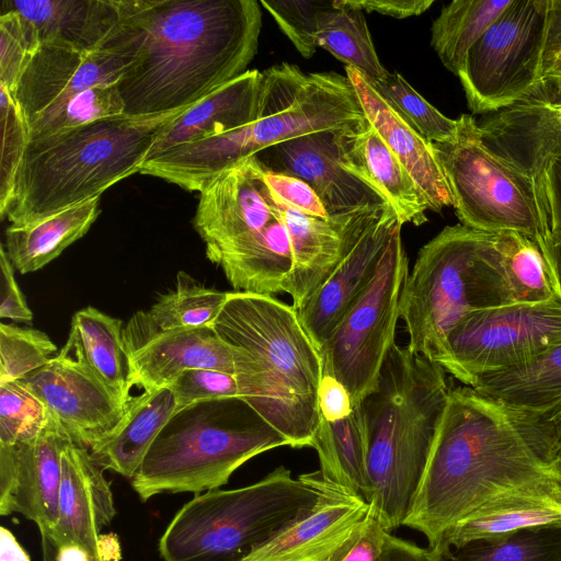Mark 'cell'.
Returning <instances> with one entry per match:
<instances>
[{"instance_id": "1", "label": "cell", "mask_w": 561, "mask_h": 561, "mask_svg": "<svg viewBox=\"0 0 561 561\" xmlns=\"http://www.w3.org/2000/svg\"><path fill=\"white\" fill-rule=\"evenodd\" d=\"M545 480L561 482L560 446L549 419L468 386L450 388L403 526L422 533L433 547L489 499Z\"/></svg>"}, {"instance_id": "2", "label": "cell", "mask_w": 561, "mask_h": 561, "mask_svg": "<svg viewBox=\"0 0 561 561\" xmlns=\"http://www.w3.org/2000/svg\"><path fill=\"white\" fill-rule=\"evenodd\" d=\"M131 56L117 82L125 115L185 111L244 73L262 26L255 0H119Z\"/></svg>"}, {"instance_id": "3", "label": "cell", "mask_w": 561, "mask_h": 561, "mask_svg": "<svg viewBox=\"0 0 561 561\" xmlns=\"http://www.w3.org/2000/svg\"><path fill=\"white\" fill-rule=\"evenodd\" d=\"M211 327L234 348L240 398L288 446H310L321 419L322 359L293 305L274 296L231 291Z\"/></svg>"}, {"instance_id": "4", "label": "cell", "mask_w": 561, "mask_h": 561, "mask_svg": "<svg viewBox=\"0 0 561 561\" xmlns=\"http://www.w3.org/2000/svg\"><path fill=\"white\" fill-rule=\"evenodd\" d=\"M438 364L397 343L359 404L368 437L370 512L391 533L416 497L450 387Z\"/></svg>"}, {"instance_id": "5", "label": "cell", "mask_w": 561, "mask_h": 561, "mask_svg": "<svg viewBox=\"0 0 561 561\" xmlns=\"http://www.w3.org/2000/svg\"><path fill=\"white\" fill-rule=\"evenodd\" d=\"M183 112L123 114L31 139L3 218L25 226L100 197L140 171L159 134Z\"/></svg>"}, {"instance_id": "6", "label": "cell", "mask_w": 561, "mask_h": 561, "mask_svg": "<svg viewBox=\"0 0 561 561\" xmlns=\"http://www.w3.org/2000/svg\"><path fill=\"white\" fill-rule=\"evenodd\" d=\"M336 486L320 471L293 478L280 466L250 485L206 491L174 515L159 552L164 561H244Z\"/></svg>"}, {"instance_id": "7", "label": "cell", "mask_w": 561, "mask_h": 561, "mask_svg": "<svg viewBox=\"0 0 561 561\" xmlns=\"http://www.w3.org/2000/svg\"><path fill=\"white\" fill-rule=\"evenodd\" d=\"M285 445L287 439L239 397L194 403L164 425L131 485L144 502L219 489L248 460Z\"/></svg>"}, {"instance_id": "8", "label": "cell", "mask_w": 561, "mask_h": 561, "mask_svg": "<svg viewBox=\"0 0 561 561\" xmlns=\"http://www.w3.org/2000/svg\"><path fill=\"white\" fill-rule=\"evenodd\" d=\"M511 304L495 233L447 226L421 248L405 279L400 318L407 347L435 363L465 317Z\"/></svg>"}, {"instance_id": "9", "label": "cell", "mask_w": 561, "mask_h": 561, "mask_svg": "<svg viewBox=\"0 0 561 561\" xmlns=\"http://www.w3.org/2000/svg\"><path fill=\"white\" fill-rule=\"evenodd\" d=\"M432 146L462 226L488 233L518 232L542 248L550 231L537 182L484 144L471 115L458 118L451 140Z\"/></svg>"}, {"instance_id": "10", "label": "cell", "mask_w": 561, "mask_h": 561, "mask_svg": "<svg viewBox=\"0 0 561 561\" xmlns=\"http://www.w3.org/2000/svg\"><path fill=\"white\" fill-rule=\"evenodd\" d=\"M401 227L394 230L369 285L319 348L323 375L347 389L353 408L375 390L396 344L401 293L410 272Z\"/></svg>"}, {"instance_id": "11", "label": "cell", "mask_w": 561, "mask_h": 561, "mask_svg": "<svg viewBox=\"0 0 561 561\" xmlns=\"http://www.w3.org/2000/svg\"><path fill=\"white\" fill-rule=\"evenodd\" d=\"M548 0H512L469 49L458 75L473 114L526 99L539 82Z\"/></svg>"}, {"instance_id": "12", "label": "cell", "mask_w": 561, "mask_h": 561, "mask_svg": "<svg viewBox=\"0 0 561 561\" xmlns=\"http://www.w3.org/2000/svg\"><path fill=\"white\" fill-rule=\"evenodd\" d=\"M561 343V299L474 311L448 334L435 362L463 386Z\"/></svg>"}, {"instance_id": "13", "label": "cell", "mask_w": 561, "mask_h": 561, "mask_svg": "<svg viewBox=\"0 0 561 561\" xmlns=\"http://www.w3.org/2000/svg\"><path fill=\"white\" fill-rule=\"evenodd\" d=\"M365 118L346 76L307 73L282 62L262 71L259 114L249 126L250 140L256 154L307 134L351 128Z\"/></svg>"}, {"instance_id": "14", "label": "cell", "mask_w": 561, "mask_h": 561, "mask_svg": "<svg viewBox=\"0 0 561 561\" xmlns=\"http://www.w3.org/2000/svg\"><path fill=\"white\" fill-rule=\"evenodd\" d=\"M21 380L42 400L70 438L88 449L107 439L127 411L128 403L90 367L71 333L55 357Z\"/></svg>"}, {"instance_id": "15", "label": "cell", "mask_w": 561, "mask_h": 561, "mask_svg": "<svg viewBox=\"0 0 561 561\" xmlns=\"http://www.w3.org/2000/svg\"><path fill=\"white\" fill-rule=\"evenodd\" d=\"M131 386L142 391L169 387L185 369L236 373L234 348L213 327L159 330L136 312L124 329Z\"/></svg>"}, {"instance_id": "16", "label": "cell", "mask_w": 561, "mask_h": 561, "mask_svg": "<svg viewBox=\"0 0 561 561\" xmlns=\"http://www.w3.org/2000/svg\"><path fill=\"white\" fill-rule=\"evenodd\" d=\"M72 439L49 413L39 433L0 446V514L19 513L51 531L58 520L61 456ZM73 442V440H72Z\"/></svg>"}, {"instance_id": "17", "label": "cell", "mask_w": 561, "mask_h": 561, "mask_svg": "<svg viewBox=\"0 0 561 561\" xmlns=\"http://www.w3.org/2000/svg\"><path fill=\"white\" fill-rule=\"evenodd\" d=\"M339 133L307 134L271 146L255 156L265 168L306 182L329 216L390 205L373 185L344 167Z\"/></svg>"}, {"instance_id": "18", "label": "cell", "mask_w": 561, "mask_h": 561, "mask_svg": "<svg viewBox=\"0 0 561 561\" xmlns=\"http://www.w3.org/2000/svg\"><path fill=\"white\" fill-rule=\"evenodd\" d=\"M399 226L402 224L391 205L376 209L343 260L297 311L318 350L374 278Z\"/></svg>"}, {"instance_id": "19", "label": "cell", "mask_w": 561, "mask_h": 561, "mask_svg": "<svg viewBox=\"0 0 561 561\" xmlns=\"http://www.w3.org/2000/svg\"><path fill=\"white\" fill-rule=\"evenodd\" d=\"M131 57L116 49L82 51L44 42L25 69L14 98L31 124L41 113L96 85L117 84Z\"/></svg>"}, {"instance_id": "20", "label": "cell", "mask_w": 561, "mask_h": 561, "mask_svg": "<svg viewBox=\"0 0 561 561\" xmlns=\"http://www.w3.org/2000/svg\"><path fill=\"white\" fill-rule=\"evenodd\" d=\"M270 202L289 234L293 268L284 293L290 296L298 311L343 260L373 213L380 207L322 219L295 211L271 190Z\"/></svg>"}, {"instance_id": "21", "label": "cell", "mask_w": 561, "mask_h": 561, "mask_svg": "<svg viewBox=\"0 0 561 561\" xmlns=\"http://www.w3.org/2000/svg\"><path fill=\"white\" fill-rule=\"evenodd\" d=\"M199 194L193 225L206 249L228 244L275 218L255 154L224 171Z\"/></svg>"}, {"instance_id": "22", "label": "cell", "mask_w": 561, "mask_h": 561, "mask_svg": "<svg viewBox=\"0 0 561 561\" xmlns=\"http://www.w3.org/2000/svg\"><path fill=\"white\" fill-rule=\"evenodd\" d=\"M484 144L534 179L561 157V96L529 95L479 123Z\"/></svg>"}, {"instance_id": "23", "label": "cell", "mask_w": 561, "mask_h": 561, "mask_svg": "<svg viewBox=\"0 0 561 561\" xmlns=\"http://www.w3.org/2000/svg\"><path fill=\"white\" fill-rule=\"evenodd\" d=\"M103 470L87 447L71 440L61 456L57 524L51 531L38 528L56 545L80 546L91 561H102L100 531L115 516L113 493Z\"/></svg>"}, {"instance_id": "24", "label": "cell", "mask_w": 561, "mask_h": 561, "mask_svg": "<svg viewBox=\"0 0 561 561\" xmlns=\"http://www.w3.org/2000/svg\"><path fill=\"white\" fill-rule=\"evenodd\" d=\"M366 118L399 159L424 195L430 210L453 206V198L432 142L424 139L401 115L371 79L346 66Z\"/></svg>"}, {"instance_id": "25", "label": "cell", "mask_w": 561, "mask_h": 561, "mask_svg": "<svg viewBox=\"0 0 561 561\" xmlns=\"http://www.w3.org/2000/svg\"><path fill=\"white\" fill-rule=\"evenodd\" d=\"M369 511L363 499L336 486L244 561H327Z\"/></svg>"}, {"instance_id": "26", "label": "cell", "mask_w": 561, "mask_h": 561, "mask_svg": "<svg viewBox=\"0 0 561 561\" xmlns=\"http://www.w3.org/2000/svg\"><path fill=\"white\" fill-rule=\"evenodd\" d=\"M549 526H561V482L535 481L489 499L450 526L437 542L459 545Z\"/></svg>"}, {"instance_id": "27", "label": "cell", "mask_w": 561, "mask_h": 561, "mask_svg": "<svg viewBox=\"0 0 561 561\" xmlns=\"http://www.w3.org/2000/svg\"><path fill=\"white\" fill-rule=\"evenodd\" d=\"M35 27L41 44L56 42L91 53L108 48L121 28L119 0H3Z\"/></svg>"}, {"instance_id": "28", "label": "cell", "mask_w": 561, "mask_h": 561, "mask_svg": "<svg viewBox=\"0 0 561 561\" xmlns=\"http://www.w3.org/2000/svg\"><path fill=\"white\" fill-rule=\"evenodd\" d=\"M344 167L373 185L392 206L401 224L427 221V202L403 164L367 118L339 133Z\"/></svg>"}, {"instance_id": "29", "label": "cell", "mask_w": 561, "mask_h": 561, "mask_svg": "<svg viewBox=\"0 0 561 561\" xmlns=\"http://www.w3.org/2000/svg\"><path fill=\"white\" fill-rule=\"evenodd\" d=\"M274 213L275 218L262 229L206 249L208 260L222 270L236 291L264 296L284 293L293 268V250L287 228Z\"/></svg>"}, {"instance_id": "30", "label": "cell", "mask_w": 561, "mask_h": 561, "mask_svg": "<svg viewBox=\"0 0 561 561\" xmlns=\"http://www.w3.org/2000/svg\"><path fill=\"white\" fill-rule=\"evenodd\" d=\"M261 83L262 71L253 69L213 91L159 134L147 160L181 145L225 134L255 122Z\"/></svg>"}, {"instance_id": "31", "label": "cell", "mask_w": 561, "mask_h": 561, "mask_svg": "<svg viewBox=\"0 0 561 561\" xmlns=\"http://www.w3.org/2000/svg\"><path fill=\"white\" fill-rule=\"evenodd\" d=\"M175 412L169 387L142 391L130 398L118 428L104 442L89 449L102 468L133 478L149 447Z\"/></svg>"}, {"instance_id": "32", "label": "cell", "mask_w": 561, "mask_h": 561, "mask_svg": "<svg viewBox=\"0 0 561 561\" xmlns=\"http://www.w3.org/2000/svg\"><path fill=\"white\" fill-rule=\"evenodd\" d=\"M100 215V197L67 208L41 221L10 225L5 251L21 274L36 272L82 238Z\"/></svg>"}, {"instance_id": "33", "label": "cell", "mask_w": 561, "mask_h": 561, "mask_svg": "<svg viewBox=\"0 0 561 561\" xmlns=\"http://www.w3.org/2000/svg\"><path fill=\"white\" fill-rule=\"evenodd\" d=\"M310 447L314 448L322 478L350 494L368 500V437L360 405L345 419H320Z\"/></svg>"}, {"instance_id": "34", "label": "cell", "mask_w": 561, "mask_h": 561, "mask_svg": "<svg viewBox=\"0 0 561 561\" xmlns=\"http://www.w3.org/2000/svg\"><path fill=\"white\" fill-rule=\"evenodd\" d=\"M471 388L514 408L548 414L561 403V343L520 365L482 375Z\"/></svg>"}, {"instance_id": "35", "label": "cell", "mask_w": 561, "mask_h": 561, "mask_svg": "<svg viewBox=\"0 0 561 561\" xmlns=\"http://www.w3.org/2000/svg\"><path fill=\"white\" fill-rule=\"evenodd\" d=\"M69 333L77 340L90 367L128 403L133 386L123 321L88 306L73 314Z\"/></svg>"}, {"instance_id": "36", "label": "cell", "mask_w": 561, "mask_h": 561, "mask_svg": "<svg viewBox=\"0 0 561 561\" xmlns=\"http://www.w3.org/2000/svg\"><path fill=\"white\" fill-rule=\"evenodd\" d=\"M433 561H561V526L519 530L459 545L427 548Z\"/></svg>"}, {"instance_id": "37", "label": "cell", "mask_w": 561, "mask_h": 561, "mask_svg": "<svg viewBox=\"0 0 561 561\" xmlns=\"http://www.w3.org/2000/svg\"><path fill=\"white\" fill-rule=\"evenodd\" d=\"M512 0H454L432 26L431 44L443 65L458 76L466 56Z\"/></svg>"}, {"instance_id": "38", "label": "cell", "mask_w": 561, "mask_h": 561, "mask_svg": "<svg viewBox=\"0 0 561 561\" xmlns=\"http://www.w3.org/2000/svg\"><path fill=\"white\" fill-rule=\"evenodd\" d=\"M317 39L318 46L371 80L389 73L377 56L364 11L357 8L331 1L320 13Z\"/></svg>"}, {"instance_id": "39", "label": "cell", "mask_w": 561, "mask_h": 561, "mask_svg": "<svg viewBox=\"0 0 561 561\" xmlns=\"http://www.w3.org/2000/svg\"><path fill=\"white\" fill-rule=\"evenodd\" d=\"M505 278L514 304H536L559 298L540 244L518 232L495 233Z\"/></svg>"}, {"instance_id": "40", "label": "cell", "mask_w": 561, "mask_h": 561, "mask_svg": "<svg viewBox=\"0 0 561 561\" xmlns=\"http://www.w3.org/2000/svg\"><path fill=\"white\" fill-rule=\"evenodd\" d=\"M228 291L207 288L180 272L173 290L161 295L146 311L150 323L159 330L210 327L218 317Z\"/></svg>"}, {"instance_id": "41", "label": "cell", "mask_w": 561, "mask_h": 561, "mask_svg": "<svg viewBox=\"0 0 561 561\" xmlns=\"http://www.w3.org/2000/svg\"><path fill=\"white\" fill-rule=\"evenodd\" d=\"M124 112L117 84L92 87L41 113L30 124V140L119 116Z\"/></svg>"}, {"instance_id": "42", "label": "cell", "mask_w": 561, "mask_h": 561, "mask_svg": "<svg viewBox=\"0 0 561 561\" xmlns=\"http://www.w3.org/2000/svg\"><path fill=\"white\" fill-rule=\"evenodd\" d=\"M374 83L392 102L405 121L427 141L446 142L458 130V119L442 114L397 72Z\"/></svg>"}, {"instance_id": "43", "label": "cell", "mask_w": 561, "mask_h": 561, "mask_svg": "<svg viewBox=\"0 0 561 561\" xmlns=\"http://www.w3.org/2000/svg\"><path fill=\"white\" fill-rule=\"evenodd\" d=\"M56 354L57 346L45 332L0 323V385L38 370Z\"/></svg>"}, {"instance_id": "44", "label": "cell", "mask_w": 561, "mask_h": 561, "mask_svg": "<svg viewBox=\"0 0 561 561\" xmlns=\"http://www.w3.org/2000/svg\"><path fill=\"white\" fill-rule=\"evenodd\" d=\"M48 416L45 404L21 379L0 385V446L35 437Z\"/></svg>"}, {"instance_id": "45", "label": "cell", "mask_w": 561, "mask_h": 561, "mask_svg": "<svg viewBox=\"0 0 561 561\" xmlns=\"http://www.w3.org/2000/svg\"><path fill=\"white\" fill-rule=\"evenodd\" d=\"M1 157L0 214L3 218L12 198L15 176L30 144V124L14 95L0 85Z\"/></svg>"}, {"instance_id": "46", "label": "cell", "mask_w": 561, "mask_h": 561, "mask_svg": "<svg viewBox=\"0 0 561 561\" xmlns=\"http://www.w3.org/2000/svg\"><path fill=\"white\" fill-rule=\"evenodd\" d=\"M41 46L35 27L11 10L0 14V85L13 95L31 59Z\"/></svg>"}, {"instance_id": "47", "label": "cell", "mask_w": 561, "mask_h": 561, "mask_svg": "<svg viewBox=\"0 0 561 561\" xmlns=\"http://www.w3.org/2000/svg\"><path fill=\"white\" fill-rule=\"evenodd\" d=\"M330 2L318 0H261L260 4L273 16L298 53L305 58H310L318 47L317 36L320 13Z\"/></svg>"}, {"instance_id": "48", "label": "cell", "mask_w": 561, "mask_h": 561, "mask_svg": "<svg viewBox=\"0 0 561 561\" xmlns=\"http://www.w3.org/2000/svg\"><path fill=\"white\" fill-rule=\"evenodd\" d=\"M169 388L174 396L175 412L198 402L240 398L236 376L216 369H185Z\"/></svg>"}, {"instance_id": "49", "label": "cell", "mask_w": 561, "mask_h": 561, "mask_svg": "<svg viewBox=\"0 0 561 561\" xmlns=\"http://www.w3.org/2000/svg\"><path fill=\"white\" fill-rule=\"evenodd\" d=\"M389 531L369 511L351 536L327 561H381Z\"/></svg>"}, {"instance_id": "50", "label": "cell", "mask_w": 561, "mask_h": 561, "mask_svg": "<svg viewBox=\"0 0 561 561\" xmlns=\"http://www.w3.org/2000/svg\"><path fill=\"white\" fill-rule=\"evenodd\" d=\"M262 175L271 192L289 208L322 219L330 217L321 199L306 182L291 175L274 172L263 164Z\"/></svg>"}, {"instance_id": "51", "label": "cell", "mask_w": 561, "mask_h": 561, "mask_svg": "<svg viewBox=\"0 0 561 561\" xmlns=\"http://www.w3.org/2000/svg\"><path fill=\"white\" fill-rule=\"evenodd\" d=\"M0 318L15 322H31L33 312L18 285L14 266L3 244L0 245Z\"/></svg>"}, {"instance_id": "52", "label": "cell", "mask_w": 561, "mask_h": 561, "mask_svg": "<svg viewBox=\"0 0 561 561\" xmlns=\"http://www.w3.org/2000/svg\"><path fill=\"white\" fill-rule=\"evenodd\" d=\"M541 81L561 82V0H548L539 82Z\"/></svg>"}, {"instance_id": "53", "label": "cell", "mask_w": 561, "mask_h": 561, "mask_svg": "<svg viewBox=\"0 0 561 561\" xmlns=\"http://www.w3.org/2000/svg\"><path fill=\"white\" fill-rule=\"evenodd\" d=\"M550 234L561 238V157L550 160L537 180Z\"/></svg>"}, {"instance_id": "54", "label": "cell", "mask_w": 561, "mask_h": 561, "mask_svg": "<svg viewBox=\"0 0 561 561\" xmlns=\"http://www.w3.org/2000/svg\"><path fill=\"white\" fill-rule=\"evenodd\" d=\"M318 404L320 416L329 422L347 417L354 409L347 389L331 375H322Z\"/></svg>"}, {"instance_id": "55", "label": "cell", "mask_w": 561, "mask_h": 561, "mask_svg": "<svg viewBox=\"0 0 561 561\" xmlns=\"http://www.w3.org/2000/svg\"><path fill=\"white\" fill-rule=\"evenodd\" d=\"M342 4L366 12H377L396 19L420 15L433 3V0H340Z\"/></svg>"}, {"instance_id": "56", "label": "cell", "mask_w": 561, "mask_h": 561, "mask_svg": "<svg viewBox=\"0 0 561 561\" xmlns=\"http://www.w3.org/2000/svg\"><path fill=\"white\" fill-rule=\"evenodd\" d=\"M381 561H433L428 549L421 548L412 541L387 535Z\"/></svg>"}, {"instance_id": "57", "label": "cell", "mask_w": 561, "mask_h": 561, "mask_svg": "<svg viewBox=\"0 0 561 561\" xmlns=\"http://www.w3.org/2000/svg\"><path fill=\"white\" fill-rule=\"evenodd\" d=\"M0 561H31L28 553L4 526L0 527Z\"/></svg>"}, {"instance_id": "58", "label": "cell", "mask_w": 561, "mask_h": 561, "mask_svg": "<svg viewBox=\"0 0 561 561\" xmlns=\"http://www.w3.org/2000/svg\"><path fill=\"white\" fill-rule=\"evenodd\" d=\"M541 249L549 263L556 283L557 293L561 299V238L550 234Z\"/></svg>"}, {"instance_id": "59", "label": "cell", "mask_w": 561, "mask_h": 561, "mask_svg": "<svg viewBox=\"0 0 561 561\" xmlns=\"http://www.w3.org/2000/svg\"><path fill=\"white\" fill-rule=\"evenodd\" d=\"M99 554L102 561H121V545L115 534L100 535Z\"/></svg>"}, {"instance_id": "60", "label": "cell", "mask_w": 561, "mask_h": 561, "mask_svg": "<svg viewBox=\"0 0 561 561\" xmlns=\"http://www.w3.org/2000/svg\"><path fill=\"white\" fill-rule=\"evenodd\" d=\"M56 561H91V558L80 546L61 543L56 545Z\"/></svg>"}, {"instance_id": "61", "label": "cell", "mask_w": 561, "mask_h": 561, "mask_svg": "<svg viewBox=\"0 0 561 561\" xmlns=\"http://www.w3.org/2000/svg\"><path fill=\"white\" fill-rule=\"evenodd\" d=\"M41 546H42V561H56V545L48 534L39 529Z\"/></svg>"}, {"instance_id": "62", "label": "cell", "mask_w": 561, "mask_h": 561, "mask_svg": "<svg viewBox=\"0 0 561 561\" xmlns=\"http://www.w3.org/2000/svg\"><path fill=\"white\" fill-rule=\"evenodd\" d=\"M552 412L561 414V403L554 410H552Z\"/></svg>"}, {"instance_id": "63", "label": "cell", "mask_w": 561, "mask_h": 561, "mask_svg": "<svg viewBox=\"0 0 561 561\" xmlns=\"http://www.w3.org/2000/svg\"><path fill=\"white\" fill-rule=\"evenodd\" d=\"M560 455H561V451H560Z\"/></svg>"}]
</instances>
